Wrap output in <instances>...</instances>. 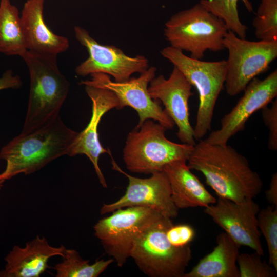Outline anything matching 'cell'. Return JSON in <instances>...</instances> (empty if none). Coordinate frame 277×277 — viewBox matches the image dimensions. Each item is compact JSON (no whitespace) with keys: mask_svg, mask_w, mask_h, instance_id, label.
Returning a JSON list of instances; mask_svg holds the SVG:
<instances>
[{"mask_svg":"<svg viewBox=\"0 0 277 277\" xmlns=\"http://www.w3.org/2000/svg\"><path fill=\"white\" fill-rule=\"evenodd\" d=\"M163 171L170 184L172 201L178 209L206 208L216 202V198L191 171L187 162L169 164L164 167Z\"/></svg>","mask_w":277,"mask_h":277,"instance_id":"cell-19","label":"cell"},{"mask_svg":"<svg viewBox=\"0 0 277 277\" xmlns=\"http://www.w3.org/2000/svg\"><path fill=\"white\" fill-rule=\"evenodd\" d=\"M160 53L197 91L199 104L194 136L195 140H202L211 130L215 104L224 86L226 60L204 61L193 58L170 46L163 48Z\"/></svg>","mask_w":277,"mask_h":277,"instance_id":"cell-6","label":"cell"},{"mask_svg":"<svg viewBox=\"0 0 277 277\" xmlns=\"http://www.w3.org/2000/svg\"><path fill=\"white\" fill-rule=\"evenodd\" d=\"M257 220L267 245L268 263L277 270V207L271 205L260 210Z\"/></svg>","mask_w":277,"mask_h":277,"instance_id":"cell-25","label":"cell"},{"mask_svg":"<svg viewBox=\"0 0 277 277\" xmlns=\"http://www.w3.org/2000/svg\"><path fill=\"white\" fill-rule=\"evenodd\" d=\"M228 31L224 22L200 3L173 14L165 24L164 35L170 46L202 60L207 50H223Z\"/></svg>","mask_w":277,"mask_h":277,"instance_id":"cell-5","label":"cell"},{"mask_svg":"<svg viewBox=\"0 0 277 277\" xmlns=\"http://www.w3.org/2000/svg\"><path fill=\"white\" fill-rule=\"evenodd\" d=\"M244 4L247 11H253L252 3L249 0H201L200 3L209 12L220 18L225 24L228 30L241 38H246L248 27L240 20L238 3Z\"/></svg>","mask_w":277,"mask_h":277,"instance_id":"cell-23","label":"cell"},{"mask_svg":"<svg viewBox=\"0 0 277 277\" xmlns=\"http://www.w3.org/2000/svg\"><path fill=\"white\" fill-rule=\"evenodd\" d=\"M80 84L84 86L85 91L91 101L92 114L86 128L77 133L67 155H86L92 163L100 183L106 188L107 183L98 165V160L101 154H110V152L103 147L99 140L98 126L106 113L114 108L118 109V100L112 91L104 87L90 84L84 81H81Z\"/></svg>","mask_w":277,"mask_h":277,"instance_id":"cell-16","label":"cell"},{"mask_svg":"<svg viewBox=\"0 0 277 277\" xmlns=\"http://www.w3.org/2000/svg\"><path fill=\"white\" fill-rule=\"evenodd\" d=\"M223 44L228 53L224 87L231 96L243 92L249 83L267 70L277 57V41H250L228 30Z\"/></svg>","mask_w":277,"mask_h":277,"instance_id":"cell-9","label":"cell"},{"mask_svg":"<svg viewBox=\"0 0 277 277\" xmlns=\"http://www.w3.org/2000/svg\"><path fill=\"white\" fill-rule=\"evenodd\" d=\"M157 69L149 67L137 77H131L123 82H115L103 73H94L91 79L85 82L101 86L112 91L117 96L119 105L117 110L126 106L131 107L138 114L139 121L136 128L146 120L151 119L160 123L167 129H172L174 123L161 106V102L152 98L148 88L150 81L156 75Z\"/></svg>","mask_w":277,"mask_h":277,"instance_id":"cell-11","label":"cell"},{"mask_svg":"<svg viewBox=\"0 0 277 277\" xmlns=\"http://www.w3.org/2000/svg\"><path fill=\"white\" fill-rule=\"evenodd\" d=\"M94 226V235L105 252L118 267H123L136 240L162 215L146 207L118 209Z\"/></svg>","mask_w":277,"mask_h":277,"instance_id":"cell-8","label":"cell"},{"mask_svg":"<svg viewBox=\"0 0 277 277\" xmlns=\"http://www.w3.org/2000/svg\"><path fill=\"white\" fill-rule=\"evenodd\" d=\"M262 255L252 253H240L237 262L240 277H276L277 270L261 259Z\"/></svg>","mask_w":277,"mask_h":277,"instance_id":"cell-26","label":"cell"},{"mask_svg":"<svg viewBox=\"0 0 277 277\" xmlns=\"http://www.w3.org/2000/svg\"><path fill=\"white\" fill-rule=\"evenodd\" d=\"M66 247L50 245L44 238L37 236L21 247L14 246L5 258V268L0 277H39L49 268V260L54 256L63 257Z\"/></svg>","mask_w":277,"mask_h":277,"instance_id":"cell-17","label":"cell"},{"mask_svg":"<svg viewBox=\"0 0 277 277\" xmlns=\"http://www.w3.org/2000/svg\"><path fill=\"white\" fill-rule=\"evenodd\" d=\"M167 130L149 119L129 133L123 152L128 170L151 174L171 163L187 161L194 146L170 141L165 135Z\"/></svg>","mask_w":277,"mask_h":277,"instance_id":"cell-4","label":"cell"},{"mask_svg":"<svg viewBox=\"0 0 277 277\" xmlns=\"http://www.w3.org/2000/svg\"><path fill=\"white\" fill-rule=\"evenodd\" d=\"M171 219L161 216L135 242L130 258L150 277H184L192 258L190 245L176 247L167 239Z\"/></svg>","mask_w":277,"mask_h":277,"instance_id":"cell-7","label":"cell"},{"mask_svg":"<svg viewBox=\"0 0 277 277\" xmlns=\"http://www.w3.org/2000/svg\"><path fill=\"white\" fill-rule=\"evenodd\" d=\"M77 133L64 124L60 115L34 129L22 132L1 150L0 158L7 164L0 180L31 174L67 155Z\"/></svg>","mask_w":277,"mask_h":277,"instance_id":"cell-2","label":"cell"},{"mask_svg":"<svg viewBox=\"0 0 277 277\" xmlns=\"http://www.w3.org/2000/svg\"><path fill=\"white\" fill-rule=\"evenodd\" d=\"M216 245L184 277H240L236 263L240 246L225 232L216 237Z\"/></svg>","mask_w":277,"mask_h":277,"instance_id":"cell-20","label":"cell"},{"mask_svg":"<svg viewBox=\"0 0 277 277\" xmlns=\"http://www.w3.org/2000/svg\"><path fill=\"white\" fill-rule=\"evenodd\" d=\"M27 50L18 9L10 0H0V53L22 57Z\"/></svg>","mask_w":277,"mask_h":277,"instance_id":"cell-21","label":"cell"},{"mask_svg":"<svg viewBox=\"0 0 277 277\" xmlns=\"http://www.w3.org/2000/svg\"><path fill=\"white\" fill-rule=\"evenodd\" d=\"M187 164L191 170L202 173L218 197L234 202L254 199L263 188L262 179L247 159L227 144L200 140L194 145Z\"/></svg>","mask_w":277,"mask_h":277,"instance_id":"cell-1","label":"cell"},{"mask_svg":"<svg viewBox=\"0 0 277 277\" xmlns=\"http://www.w3.org/2000/svg\"><path fill=\"white\" fill-rule=\"evenodd\" d=\"M192 85L183 74L174 67L170 76L154 77L148 90L151 97L159 100L178 128L177 136L182 143L195 145L193 127L189 120V100L193 95Z\"/></svg>","mask_w":277,"mask_h":277,"instance_id":"cell-15","label":"cell"},{"mask_svg":"<svg viewBox=\"0 0 277 277\" xmlns=\"http://www.w3.org/2000/svg\"><path fill=\"white\" fill-rule=\"evenodd\" d=\"M56 57L29 50L21 57L28 67L30 77L23 132L40 127L60 115L70 84L59 69Z\"/></svg>","mask_w":277,"mask_h":277,"instance_id":"cell-3","label":"cell"},{"mask_svg":"<svg viewBox=\"0 0 277 277\" xmlns=\"http://www.w3.org/2000/svg\"><path fill=\"white\" fill-rule=\"evenodd\" d=\"M4 181L0 180V189L1 188Z\"/></svg>","mask_w":277,"mask_h":277,"instance_id":"cell-31","label":"cell"},{"mask_svg":"<svg viewBox=\"0 0 277 277\" xmlns=\"http://www.w3.org/2000/svg\"><path fill=\"white\" fill-rule=\"evenodd\" d=\"M63 258V261L53 267L56 271V277H97L114 261L112 258L102 259L90 264L76 250L67 249Z\"/></svg>","mask_w":277,"mask_h":277,"instance_id":"cell-22","label":"cell"},{"mask_svg":"<svg viewBox=\"0 0 277 277\" xmlns=\"http://www.w3.org/2000/svg\"><path fill=\"white\" fill-rule=\"evenodd\" d=\"M252 25L259 41H277V0H261Z\"/></svg>","mask_w":277,"mask_h":277,"instance_id":"cell-24","label":"cell"},{"mask_svg":"<svg viewBox=\"0 0 277 277\" xmlns=\"http://www.w3.org/2000/svg\"><path fill=\"white\" fill-rule=\"evenodd\" d=\"M45 0H27L21 15L27 50L57 56L69 47L68 39L53 33L44 18Z\"/></svg>","mask_w":277,"mask_h":277,"instance_id":"cell-18","label":"cell"},{"mask_svg":"<svg viewBox=\"0 0 277 277\" xmlns=\"http://www.w3.org/2000/svg\"><path fill=\"white\" fill-rule=\"evenodd\" d=\"M242 97L221 121L220 127L212 131L204 140L207 143L225 145L238 133L243 131L249 117L271 103L277 96V70L265 78L255 77L243 91Z\"/></svg>","mask_w":277,"mask_h":277,"instance_id":"cell-13","label":"cell"},{"mask_svg":"<svg viewBox=\"0 0 277 277\" xmlns=\"http://www.w3.org/2000/svg\"><path fill=\"white\" fill-rule=\"evenodd\" d=\"M265 197L272 205L277 207V173L271 176L268 189L265 191Z\"/></svg>","mask_w":277,"mask_h":277,"instance_id":"cell-30","label":"cell"},{"mask_svg":"<svg viewBox=\"0 0 277 277\" xmlns=\"http://www.w3.org/2000/svg\"><path fill=\"white\" fill-rule=\"evenodd\" d=\"M23 82L21 77L14 75L11 69L7 70L0 77V90L6 89H19L22 87Z\"/></svg>","mask_w":277,"mask_h":277,"instance_id":"cell-29","label":"cell"},{"mask_svg":"<svg viewBox=\"0 0 277 277\" xmlns=\"http://www.w3.org/2000/svg\"><path fill=\"white\" fill-rule=\"evenodd\" d=\"M261 110L264 123L269 130L268 148L272 151L277 150V100L271 102V107H264Z\"/></svg>","mask_w":277,"mask_h":277,"instance_id":"cell-27","label":"cell"},{"mask_svg":"<svg viewBox=\"0 0 277 277\" xmlns=\"http://www.w3.org/2000/svg\"><path fill=\"white\" fill-rule=\"evenodd\" d=\"M111 159L113 169L126 175L129 183L124 195L112 203L103 204L101 214L120 208L141 206L152 208L171 219L177 217L179 209L172 201L170 184L164 171L151 174L148 178H138L123 171L112 156Z\"/></svg>","mask_w":277,"mask_h":277,"instance_id":"cell-14","label":"cell"},{"mask_svg":"<svg viewBox=\"0 0 277 277\" xmlns=\"http://www.w3.org/2000/svg\"><path fill=\"white\" fill-rule=\"evenodd\" d=\"M74 32L75 38L86 48L89 55L75 68V73L80 76L103 73L112 76L114 81L123 82L149 67L148 60L144 56H130L115 46L101 44L81 26H75Z\"/></svg>","mask_w":277,"mask_h":277,"instance_id":"cell-10","label":"cell"},{"mask_svg":"<svg viewBox=\"0 0 277 277\" xmlns=\"http://www.w3.org/2000/svg\"><path fill=\"white\" fill-rule=\"evenodd\" d=\"M168 240L176 247H183L189 245L195 235L194 229L187 224L172 225L167 231Z\"/></svg>","mask_w":277,"mask_h":277,"instance_id":"cell-28","label":"cell"},{"mask_svg":"<svg viewBox=\"0 0 277 277\" xmlns=\"http://www.w3.org/2000/svg\"><path fill=\"white\" fill-rule=\"evenodd\" d=\"M260 210L252 198L234 202L218 197L214 204L205 208L204 212L240 247H248L263 256L257 220Z\"/></svg>","mask_w":277,"mask_h":277,"instance_id":"cell-12","label":"cell"}]
</instances>
